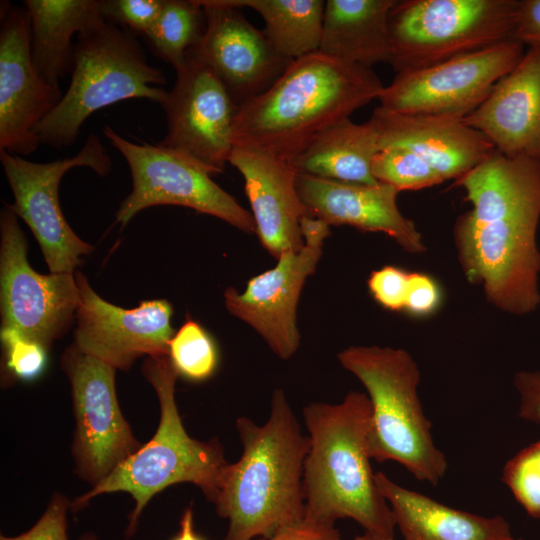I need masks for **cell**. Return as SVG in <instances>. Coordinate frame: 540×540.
I'll return each mask as SVG.
<instances>
[{"mask_svg": "<svg viewBox=\"0 0 540 540\" xmlns=\"http://www.w3.org/2000/svg\"><path fill=\"white\" fill-rule=\"evenodd\" d=\"M235 425L242 454L227 465L213 503L228 521L223 540L269 537L305 518L303 476L309 438L281 389L274 390L263 425L245 416Z\"/></svg>", "mask_w": 540, "mask_h": 540, "instance_id": "obj_1", "label": "cell"}, {"mask_svg": "<svg viewBox=\"0 0 540 540\" xmlns=\"http://www.w3.org/2000/svg\"><path fill=\"white\" fill-rule=\"evenodd\" d=\"M384 87L372 68L320 51L305 55L291 61L266 92L239 107L233 144L290 162L317 134L378 99Z\"/></svg>", "mask_w": 540, "mask_h": 540, "instance_id": "obj_2", "label": "cell"}, {"mask_svg": "<svg viewBox=\"0 0 540 540\" xmlns=\"http://www.w3.org/2000/svg\"><path fill=\"white\" fill-rule=\"evenodd\" d=\"M371 412L368 395L358 391H350L338 404L314 402L304 407L309 434L305 519L335 525L349 518L366 533L394 540V516L370 464Z\"/></svg>", "mask_w": 540, "mask_h": 540, "instance_id": "obj_3", "label": "cell"}, {"mask_svg": "<svg viewBox=\"0 0 540 540\" xmlns=\"http://www.w3.org/2000/svg\"><path fill=\"white\" fill-rule=\"evenodd\" d=\"M142 373L159 402L160 420L155 434L107 478L70 504L71 510L76 512L99 495L129 493L135 505L128 517L126 537L134 535L141 513L152 497L171 485L192 483L214 503L229 464L217 438L201 441L187 433L175 400L179 375L169 357H147Z\"/></svg>", "mask_w": 540, "mask_h": 540, "instance_id": "obj_4", "label": "cell"}, {"mask_svg": "<svg viewBox=\"0 0 540 540\" xmlns=\"http://www.w3.org/2000/svg\"><path fill=\"white\" fill-rule=\"evenodd\" d=\"M341 366L363 384L371 402V459L403 465L417 480L437 485L448 463L437 448L419 396L420 371L401 348L349 346L337 355Z\"/></svg>", "mask_w": 540, "mask_h": 540, "instance_id": "obj_5", "label": "cell"}, {"mask_svg": "<svg viewBox=\"0 0 540 540\" xmlns=\"http://www.w3.org/2000/svg\"><path fill=\"white\" fill-rule=\"evenodd\" d=\"M71 82L57 106L39 124L41 143L70 146L86 119L114 103L144 98L161 104L168 92L165 76L148 64L136 38L106 21L78 35Z\"/></svg>", "mask_w": 540, "mask_h": 540, "instance_id": "obj_6", "label": "cell"}, {"mask_svg": "<svg viewBox=\"0 0 540 540\" xmlns=\"http://www.w3.org/2000/svg\"><path fill=\"white\" fill-rule=\"evenodd\" d=\"M520 0H396L388 26L396 73L515 40Z\"/></svg>", "mask_w": 540, "mask_h": 540, "instance_id": "obj_7", "label": "cell"}, {"mask_svg": "<svg viewBox=\"0 0 540 540\" xmlns=\"http://www.w3.org/2000/svg\"><path fill=\"white\" fill-rule=\"evenodd\" d=\"M540 215H507L475 222L465 213L454 223L453 238L465 278L480 285L487 302L518 316L540 305Z\"/></svg>", "mask_w": 540, "mask_h": 540, "instance_id": "obj_8", "label": "cell"}, {"mask_svg": "<svg viewBox=\"0 0 540 540\" xmlns=\"http://www.w3.org/2000/svg\"><path fill=\"white\" fill-rule=\"evenodd\" d=\"M0 160L14 197L7 205L32 231L50 273H74L82 256L94 247L80 239L65 219L59 186L65 173L76 167H88L101 176L109 173L111 158L99 137L90 134L70 158L37 163L0 150Z\"/></svg>", "mask_w": 540, "mask_h": 540, "instance_id": "obj_9", "label": "cell"}, {"mask_svg": "<svg viewBox=\"0 0 540 540\" xmlns=\"http://www.w3.org/2000/svg\"><path fill=\"white\" fill-rule=\"evenodd\" d=\"M103 133L126 160L132 178V190L115 214L121 226L146 208L177 205L219 218L244 232H255L251 212L194 161L159 144L131 142L110 126Z\"/></svg>", "mask_w": 540, "mask_h": 540, "instance_id": "obj_10", "label": "cell"}, {"mask_svg": "<svg viewBox=\"0 0 540 540\" xmlns=\"http://www.w3.org/2000/svg\"><path fill=\"white\" fill-rule=\"evenodd\" d=\"M61 367L71 386L75 430L72 456L75 473L92 487L143 444L121 411L112 366L70 345Z\"/></svg>", "mask_w": 540, "mask_h": 540, "instance_id": "obj_11", "label": "cell"}, {"mask_svg": "<svg viewBox=\"0 0 540 540\" xmlns=\"http://www.w3.org/2000/svg\"><path fill=\"white\" fill-rule=\"evenodd\" d=\"M0 233L1 328L14 329L49 350L75 318L80 300L75 272H36L18 216L7 204L0 214Z\"/></svg>", "mask_w": 540, "mask_h": 540, "instance_id": "obj_12", "label": "cell"}, {"mask_svg": "<svg viewBox=\"0 0 540 540\" xmlns=\"http://www.w3.org/2000/svg\"><path fill=\"white\" fill-rule=\"evenodd\" d=\"M524 53L522 43L509 40L425 68L396 73L378 98L380 106L405 114L463 119L514 69Z\"/></svg>", "mask_w": 540, "mask_h": 540, "instance_id": "obj_13", "label": "cell"}, {"mask_svg": "<svg viewBox=\"0 0 540 540\" xmlns=\"http://www.w3.org/2000/svg\"><path fill=\"white\" fill-rule=\"evenodd\" d=\"M329 227L304 216L301 250L282 253L276 266L252 277L243 292L233 287L224 292L229 313L252 327L282 360L291 358L300 346L297 305L306 279L316 271Z\"/></svg>", "mask_w": 540, "mask_h": 540, "instance_id": "obj_14", "label": "cell"}, {"mask_svg": "<svg viewBox=\"0 0 540 540\" xmlns=\"http://www.w3.org/2000/svg\"><path fill=\"white\" fill-rule=\"evenodd\" d=\"M175 84L160 104L167 134L158 144L194 161L211 176L222 173L234 147L239 106L215 73L187 57Z\"/></svg>", "mask_w": 540, "mask_h": 540, "instance_id": "obj_15", "label": "cell"}, {"mask_svg": "<svg viewBox=\"0 0 540 540\" xmlns=\"http://www.w3.org/2000/svg\"><path fill=\"white\" fill-rule=\"evenodd\" d=\"M75 278L80 300L73 345L78 350L122 371L142 356H168L174 335L169 301L145 300L124 309L100 297L80 271Z\"/></svg>", "mask_w": 540, "mask_h": 540, "instance_id": "obj_16", "label": "cell"}, {"mask_svg": "<svg viewBox=\"0 0 540 540\" xmlns=\"http://www.w3.org/2000/svg\"><path fill=\"white\" fill-rule=\"evenodd\" d=\"M206 16L200 42L187 57L210 68L240 107L266 92L291 61L279 55L263 31L229 0H199Z\"/></svg>", "mask_w": 540, "mask_h": 540, "instance_id": "obj_17", "label": "cell"}, {"mask_svg": "<svg viewBox=\"0 0 540 540\" xmlns=\"http://www.w3.org/2000/svg\"><path fill=\"white\" fill-rule=\"evenodd\" d=\"M62 96L34 67L26 9L1 4L0 150L22 157L35 152L41 144L37 127Z\"/></svg>", "mask_w": 540, "mask_h": 540, "instance_id": "obj_18", "label": "cell"}, {"mask_svg": "<svg viewBox=\"0 0 540 540\" xmlns=\"http://www.w3.org/2000/svg\"><path fill=\"white\" fill-rule=\"evenodd\" d=\"M296 188L309 217L329 226L385 233L410 254L427 250L415 223L397 206L399 191L388 184L346 183L297 172Z\"/></svg>", "mask_w": 540, "mask_h": 540, "instance_id": "obj_19", "label": "cell"}, {"mask_svg": "<svg viewBox=\"0 0 540 540\" xmlns=\"http://www.w3.org/2000/svg\"><path fill=\"white\" fill-rule=\"evenodd\" d=\"M243 176L259 240L276 259L304 246L301 220L309 216L296 188V169L252 147L234 146L229 161Z\"/></svg>", "mask_w": 540, "mask_h": 540, "instance_id": "obj_20", "label": "cell"}, {"mask_svg": "<svg viewBox=\"0 0 540 540\" xmlns=\"http://www.w3.org/2000/svg\"><path fill=\"white\" fill-rule=\"evenodd\" d=\"M462 121L503 155L540 160V49L528 48Z\"/></svg>", "mask_w": 540, "mask_h": 540, "instance_id": "obj_21", "label": "cell"}, {"mask_svg": "<svg viewBox=\"0 0 540 540\" xmlns=\"http://www.w3.org/2000/svg\"><path fill=\"white\" fill-rule=\"evenodd\" d=\"M380 147L409 148L444 180H456L487 159L494 145L462 119L441 115L405 114L377 107L371 116Z\"/></svg>", "mask_w": 540, "mask_h": 540, "instance_id": "obj_22", "label": "cell"}, {"mask_svg": "<svg viewBox=\"0 0 540 540\" xmlns=\"http://www.w3.org/2000/svg\"><path fill=\"white\" fill-rule=\"evenodd\" d=\"M376 485L387 500L403 540H513L502 516L484 517L446 506L406 489L384 473H375Z\"/></svg>", "mask_w": 540, "mask_h": 540, "instance_id": "obj_23", "label": "cell"}, {"mask_svg": "<svg viewBox=\"0 0 540 540\" xmlns=\"http://www.w3.org/2000/svg\"><path fill=\"white\" fill-rule=\"evenodd\" d=\"M452 186L466 191L472 208L465 215L486 222L505 215H540V160L507 157L495 151Z\"/></svg>", "mask_w": 540, "mask_h": 540, "instance_id": "obj_24", "label": "cell"}, {"mask_svg": "<svg viewBox=\"0 0 540 540\" xmlns=\"http://www.w3.org/2000/svg\"><path fill=\"white\" fill-rule=\"evenodd\" d=\"M396 0H327L319 51L351 64L372 68L390 64L388 17Z\"/></svg>", "mask_w": 540, "mask_h": 540, "instance_id": "obj_25", "label": "cell"}, {"mask_svg": "<svg viewBox=\"0 0 540 540\" xmlns=\"http://www.w3.org/2000/svg\"><path fill=\"white\" fill-rule=\"evenodd\" d=\"M31 28V54L41 78L59 87L72 71L73 37L102 26L106 19L96 0H26Z\"/></svg>", "mask_w": 540, "mask_h": 540, "instance_id": "obj_26", "label": "cell"}, {"mask_svg": "<svg viewBox=\"0 0 540 540\" xmlns=\"http://www.w3.org/2000/svg\"><path fill=\"white\" fill-rule=\"evenodd\" d=\"M379 149V132L371 118L361 124L347 118L317 134L289 163L299 173L376 184L372 161Z\"/></svg>", "mask_w": 540, "mask_h": 540, "instance_id": "obj_27", "label": "cell"}, {"mask_svg": "<svg viewBox=\"0 0 540 540\" xmlns=\"http://www.w3.org/2000/svg\"><path fill=\"white\" fill-rule=\"evenodd\" d=\"M249 7L265 22L266 38L283 58L293 61L319 51L325 2L323 0H229Z\"/></svg>", "mask_w": 540, "mask_h": 540, "instance_id": "obj_28", "label": "cell"}, {"mask_svg": "<svg viewBox=\"0 0 540 540\" xmlns=\"http://www.w3.org/2000/svg\"><path fill=\"white\" fill-rule=\"evenodd\" d=\"M206 16L199 0H164L160 14L146 35L155 53L176 71L205 31Z\"/></svg>", "mask_w": 540, "mask_h": 540, "instance_id": "obj_29", "label": "cell"}, {"mask_svg": "<svg viewBox=\"0 0 540 540\" xmlns=\"http://www.w3.org/2000/svg\"><path fill=\"white\" fill-rule=\"evenodd\" d=\"M168 357L177 374L191 381L208 379L218 364V351L214 340L191 318H187L172 336Z\"/></svg>", "mask_w": 540, "mask_h": 540, "instance_id": "obj_30", "label": "cell"}, {"mask_svg": "<svg viewBox=\"0 0 540 540\" xmlns=\"http://www.w3.org/2000/svg\"><path fill=\"white\" fill-rule=\"evenodd\" d=\"M372 174L378 182L399 192L421 190L445 181L419 155L400 145L380 147L372 161Z\"/></svg>", "mask_w": 540, "mask_h": 540, "instance_id": "obj_31", "label": "cell"}, {"mask_svg": "<svg viewBox=\"0 0 540 540\" xmlns=\"http://www.w3.org/2000/svg\"><path fill=\"white\" fill-rule=\"evenodd\" d=\"M502 481L533 518L540 519V440L523 448L505 464Z\"/></svg>", "mask_w": 540, "mask_h": 540, "instance_id": "obj_32", "label": "cell"}, {"mask_svg": "<svg viewBox=\"0 0 540 540\" xmlns=\"http://www.w3.org/2000/svg\"><path fill=\"white\" fill-rule=\"evenodd\" d=\"M6 367L11 375L31 381L42 374L47 363V349L11 328H1Z\"/></svg>", "mask_w": 540, "mask_h": 540, "instance_id": "obj_33", "label": "cell"}, {"mask_svg": "<svg viewBox=\"0 0 540 540\" xmlns=\"http://www.w3.org/2000/svg\"><path fill=\"white\" fill-rule=\"evenodd\" d=\"M164 0H102L100 11L103 17L127 30L141 33L145 37L152 29Z\"/></svg>", "mask_w": 540, "mask_h": 540, "instance_id": "obj_34", "label": "cell"}, {"mask_svg": "<svg viewBox=\"0 0 540 540\" xmlns=\"http://www.w3.org/2000/svg\"><path fill=\"white\" fill-rule=\"evenodd\" d=\"M71 502L62 494H54L38 521L17 536L1 535L0 540H69L67 513ZM93 533L83 534L78 540H96Z\"/></svg>", "mask_w": 540, "mask_h": 540, "instance_id": "obj_35", "label": "cell"}, {"mask_svg": "<svg viewBox=\"0 0 540 540\" xmlns=\"http://www.w3.org/2000/svg\"><path fill=\"white\" fill-rule=\"evenodd\" d=\"M410 272L393 266H383L374 270L367 280L373 298L385 309L402 311L405 309Z\"/></svg>", "mask_w": 540, "mask_h": 540, "instance_id": "obj_36", "label": "cell"}, {"mask_svg": "<svg viewBox=\"0 0 540 540\" xmlns=\"http://www.w3.org/2000/svg\"><path fill=\"white\" fill-rule=\"evenodd\" d=\"M442 292L437 282L429 275L410 272L405 311L413 316H429L438 310Z\"/></svg>", "mask_w": 540, "mask_h": 540, "instance_id": "obj_37", "label": "cell"}, {"mask_svg": "<svg viewBox=\"0 0 540 540\" xmlns=\"http://www.w3.org/2000/svg\"><path fill=\"white\" fill-rule=\"evenodd\" d=\"M513 384L519 394L518 416L540 424V370L517 372Z\"/></svg>", "mask_w": 540, "mask_h": 540, "instance_id": "obj_38", "label": "cell"}, {"mask_svg": "<svg viewBox=\"0 0 540 540\" xmlns=\"http://www.w3.org/2000/svg\"><path fill=\"white\" fill-rule=\"evenodd\" d=\"M256 540H344L332 524L303 519L278 530L269 537Z\"/></svg>", "mask_w": 540, "mask_h": 540, "instance_id": "obj_39", "label": "cell"}, {"mask_svg": "<svg viewBox=\"0 0 540 540\" xmlns=\"http://www.w3.org/2000/svg\"><path fill=\"white\" fill-rule=\"evenodd\" d=\"M515 40L540 49V0H520Z\"/></svg>", "mask_w": 540, "mask_h": 540, "instance_id": "obj_40", "label": "cell"}, {"mask_svg": "<svg viewBox=\"0 0 540 540\" xmlns=\"http://www.w3.org/2000/svg\"><path fill=\"white\" fill-rule=\"evenodd\" d=\"M179 525L180 529L172 540H205L194 530L193 511L191 507L184 510Z\"/></svg>", "mask_w": 540, "mask_h": 540, "instance_id": "obj_41", "label": "cell"}, {"mask_svg": "<svg viewBox=\"0 0 540 540\" xmlns=\"http://www.w3.org/2000/svg\"><path fill=\"white\" fill-rule=\"evenodd\" d=\"M353 540H390V539L382 538V537L364 532L362 535L356 536Z\"/></svg>", "mask_w": 540, "mask_h": 540, "instance_id": "obj_42", "label": "cell"}, {"mask_svg": "<svg viewBox=\"0 0 540 540\" xmlns=\"http://www.w3.org/2000/svg\"><path fill=\"white\" fill-rule=\"evenodd\" d=\"M513 540H524V539H522V538H516V539H515V538H514Z\"/></svg>", "mask_w": 540, "mask_h": 540, "instance_id": "obj_43", "label": "cell"}]
</instances>
